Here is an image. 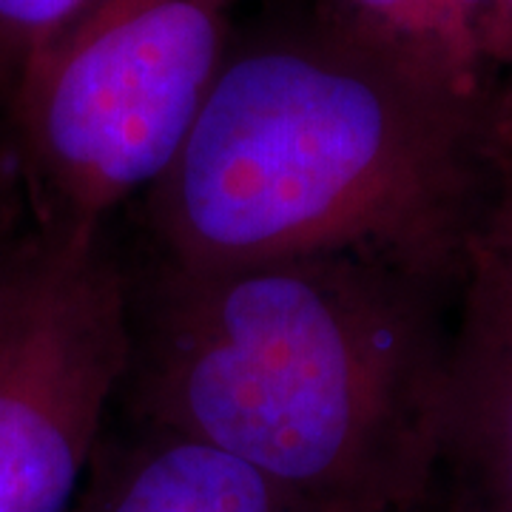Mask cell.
<instances>
[{
	"instance_id": "9c48e42d",
	"label": "cell",
	"mask_w": 512,
	"mask_h": 512,
	"mask_svg": "<svg viewBox=\"0 0 512 512\" xmlns=\"http://www.w3.org/2000/svg\"><path fill=\"white\" fill-rule=\"evenodd\" d=\"M37 239L40 225L26 194L15 183H0V325L35 256Z\"/></svg>"
},
{
	"instance_id": "277c9868",
	"label": "cell",
	"mask_w": 512,
	"mask_h": 512,
	"mask_svg": "<svg viewBox=\"0 0 512 512\" xmlns=\"http://www.w3.org/2000/svg\"><path fill=\"white\" fill-rule=\"evenodd\" d=\"M128 353L131 279L103 228H40L0 325V512H69Z\"/></svg>"
},
{
	"instance_id": "6da1fadb",
	"label": "cell",
	"mask_w": 512,
	"mask_h": 512,
	"mask_svg": "<svg viewBox=\"0 0 512 512\" xmlns=\"http://www.w3.org/2000/svg\"><path fill=\"white\" fill-rule=\"evenodd\" d=\"M444 282L359 254L131 282V419L208 441L328 512L433 493L453 328Z\"/></svg>"
},
{
	"instance_id": "7a4b0ae2",
	"label": "cell",
	"mask_w": 512,
	"mask_h": 512,
	"mask_svg": "<svg viewBox=\"0 0 512 512\" xmlns=\"http://www.w3.org/2000/svg\"><path fill=\"white\" fill-rule=\"evenodd\" d=\"M501 180L493 114L322 20L225 55L143 217L157 262L359 254L461 291Z\"/></svg>"
},
{
	"instance_id": "52a82bcc",
	"label": "cell",
	"mask_w": 512,
	"mask_h": 512,
	"mask_svg": "<svg viewBox=\"0 0 512 512\" xmlns=\"http://www.w3.org/2000/svg\"><path fill=\"white\" fill-rule=\"evenodd\" d=\"M322 20L495 120L501 0H328Z\"/></svg>"
},
{
	"instance_id": "7c38bea8",
	"label": "cell",
	"mask_w": 512,
	"mask_h": 512,
	"mask_svg": "<svg viewBox=\"0 0 512 512\" xmlns=\"http://www.w3.org/2000/svg\"><path fill=\"white\" fill-rule=\"evenodd\" d=\"M402 512H456L453 510V504L444 498V493L439 490V484L433 487V493L427 495V498H421L419 504H413V507H407Z\"/></svg>"
},
{
	"instance_id": "ba28073f",
	"label": "cell",
	"mask_w": 512,
	"mask_h": 512,
	"mask_svg": "<svg viewBox=\"0 0 512 512\" xmlns=\"http://www.w3.org/2000/svg\"><path fill=\"white\" fill-rule=\"evenodd\" d=\"M94 0H0V100L12 103L23 74Z\"/></svg>"
},
{
	"instance_id": "5b68a950",
	"label": "cell",
	"mask_w": 512,
	"mask_h": 512,
	"mask_svg": "<svg viewBox=\"0 0 512 512\" xmlns=\"http://www.w3.org/2000/svg\"><path fill=\"white\" fill-rule=\"evenodd\" d=\"M436 484L456 512H512V293L464 276Z\"/></svg>"
},
{
	"instance_id": "8fae6325",
	"label": "cell",
	"mask_w": 512,
	"mask_h": 512,
	"mask_svg": "<svg viewBox=\"0 0 512 512\" xmlns=\"http://www.w3.org/2000/svg\"><path fill=\"white\" fill-rule=\"evenodd\" d=\"M495 137L504 174L512 171V0H501V92L495 106Z\"/></svg>"
},
{
	"instance_id": "30bf717a",
	"label": "cell",
	"mask_w": 512,
	"mask_h": 512,
	"mask_svg": "<svg viewBox=\"0 0 512 512\" xmlns=\"http://www.w3.org/2000/svg\"><path fill=\"white\" fill-rule=\"evenodd\" d=\"M467 274H478L512 293V171L504 174L490 217L470 256Z\"/></svg>"
},
{
	"instance_id": "8992f818",
	"label": "cell",
	"mask_w": 512,
	"mask_h": 512,
	"mask_svg": "<svg viewBox=\"0 0 512 512\" xmlns=\"http://www.w3.org/2000/svg\"><path fill=\"white\" fill-rule=\"evenodd\" d=\"M69 512H328L208 441L140 424L106 436Z\"/></svg>"
},
{
	"instance_id": "3957f363",
	"label": "cell",
	"mask_w": 512,
	"mask_h": 512,
	"mask_svg": "<svg viewBox=\"0 0 512 512\" xmlns=\"http://www.w3.org/2000/svg\"><path fill=\"white\" fill-rule=\"evenodd\" d=\"M239 0H94L6 106L40 228L97 231L171 165Z\"/></svg>"
}]
</instances>
